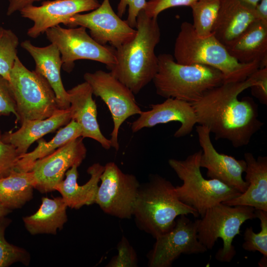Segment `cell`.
<instances>
[{
	"mask_svg": "<svg viewBox=\"0 0 267 267\" xmlns=\"http://www.w3.org/2000/svg\"><path fill=\"white\" fill-rule=\"evenodd\" d=\"M255 84L251 75L238 82L224 83L191 103L197 124L207 127L215 139H226L238 148L247 145L263 125L254 99L239 95Z\"/></svg>",
	"mask_w": 267,
	"mask_h": 267,
	"instance_id": "cell-1",
	"label": "cell"
},
{
	"mask_svg": "<svg viewBox=\"0 0 267 267\" xmlns=\"http://www.w3.org/2000/svg\"><path fill=\"white\" fill-rule=\"evenodd\" d=\"M135 29L131 41L115 49L116 63L110 69L134 94L152 81L157 71L155 48L161 36L157 18L148 17L143 9L137 16Z\"/></svg>",
	"mask_w": 267,
	"mask_h": 267,
	"instance_id": "cell-2",
	"label": "cell"
},
{
	"mask_svg": "<svg viewBox=\"0 0 267 267\" xmlns=\"http://www.w3.org/2000/svg\"><path fill=\"white\" fill-rule=\"evenodd\" d=\"M189 214L199 216L179 200L175 186L166 178L151 174L148 181L140 184L133 216L137 226L154 238L173 228L177 217Z\"/></svg>",
	"mask_w": 267,
	"mask_h": 267,
	"instance_id": "cell-3",
	"label": "cell"
},
{
	"mask_svg": "<svg viewBox=\"0 0 267 267\" xmlns=\"http://www.w3.org/2000/svg\"><path fill=\"white\" fill-rule=\"evenodd\" d=\"M174 58L181 64H202L214 67L222 73L224 83L245 81L260 66L259 62H239L213 34L199 36L192 23L186 21L180 25L175 43Z\"/></svg>",
	"mask_w": 267,
	"mask_h": 267,
	"instance_id": "cell-4",
	"label": "cell"
},
{
	"mask_svg": "<svg viewBox=\"0 0 267 267\" xmlns=\"http://www.w3.org/2000/svg\"><path fill=\"white\" fill-rule=\"evenodd\" d=\"M157 71L152 80L156 93L193 103L209 90L225 82L219 70L202 64H181L169 53L158 56Z\"/></svg>",
	"mask_w": 267,
	"mask_h": 267,
	"instance_id": "cell-5",
	"label": "cell"
},
{
	"mask_svg": "<svg viewBox=\"0 0 267 267\" xmlns=\"http://www.w3.org/2000/svg\"><path fill=\"white\" fill-rule=\"evenodd\" d=\"M202 150L188 155L184 160L170 159L169 166L182 181L175 187L179 200L195 210L201 218L211 207L228 201L241 193L215 179H207L201 172Z\"/></svg>",
	"mask_w": 267,
	"mask_h": 267,
	"instance_id": "cell-6",
	"label": "cell"
},
{
	"mask_svg": "<svg viewBox=\"0 0 267 267\" xmlns=\"http://www.w3.org/2000/svg\"><path fill=\"white\" fill-rule=\"evenodd\" d=\"M21 122L44 119L59 109L55 93L47 80L26 68L17 56L8 80Z\"/></svg>",
	"mask_w": 267,
	"mask_h": 267,
	"instance_id": "cell-7",
	"label": "cell"
},
{
	"mask_svg": "<svg viewBox=\"0 0 267 267\" xmlns=\"http://www.w3.org/2000/svg\"><path fill=\"white\" fill-rule=\"evenodd\" d=\"M254 208L244 205L229 206L222 203L208 209L197 226V238L207 250H211L218 238L223 247L216 253L215 258L221 262L231 261L236 252L233 239L240 234V227L246 221L256 218Z\"/></svg>",
	"mask_w": 267,
	"mask_h": 267,
	"instance_id": "cell-8",
	"label": "cell"
},
{
	"mask_svg": "<svg viewBox=\"0 0 267 267\" xmlns=\"http://www.w3.org/2000/svg\"><path fill=\"white\" fill-rule=\"evenodd\" d=\"M45 33L50 43L58 49L62 67L68 73L73 70L77 60L99 62L109 69L116 63L115 49L97 43L84 27L66 29L58 25L48 29Z\"/></svg>",
	"mask_w": 267,
	"mask_h": 267,
	"instance_id": "cell-9",
	"label": "cell"
},
{
	"mask_svg": "<svg viewBox=\"0 0 267 267\" xmlns=\"http://www.w3.org/2000/svg\"><path fill=\"white\" fill-rule=\"evenodd\" d=\"M85 81L90 86L92 93L99 97L107 106L112 116L113 128L110 134L111 147L119 149L118 134L120 127L129 117L142 111L134 94L110 72L101 70L86 72Z\"/></svg>",
	"mask_w": 267,
	"mask_h": 267,
	"instance_id": "cell-10",
	"label": "cell"
},
{
	"mask_svg": "<svg viewBox=\"0 0 267 267\" xmlns=\"http://www.w3.org/2000/svg\"><path fill=\"white\" fill-rule=\"evenodd\" d=\"M95 203L106 214L130 219L140 184L133 174L123 173L113 162L105 164Z\"/></svg>",
	"mask_w": 267,
	"mask_h": 267,
	"instance_id": "cell-11",
	"label": "cell"
},
{
	"mask_svg": "<svg viewBox=\"0 0 267 267\" xmlns=\"http://www.w3.org/2000/svg\"><path fill=\"white\" fill-rule=\"evenodd\" d=\"M199 219L193 221L186 215L176 219L175 225L168 232L158 236L148 254L149 267H170L181 254H202L207 248L198 239Z\"/></svg>",
	"mask_w": 267,
	"mask_h": 267,
	"instance_id": "cell-12",
	"label": "cell"
},
{
	"mask_svg": "<svg viewBox=\"0 0 267 267\" xmlns=\"http://www.w3.org/2000/svg\"><path fill=\"white\" fill-rule=\"evenodd\" d=\"M65 25L70 28L84 27L97 43L102 45L109 44L115 49L131 41L136 32L114 11L109 0H103L90 12L74 15Z\"/></svg>",
	"mask_w": 267,
	"mask_h": 267,
	"instance_id": "cell-13",
	"label": "cell"
},
{
	"mask_svg": "<svg viewBox=\"0 0 267 267\" xmlns=\"http://www.w3.org/2000/svg\"><path fill=\"white\" fill-rule=\"evenodd\" d=\"M83 140L82 137L73 139L34 163L31 171L36 180L35 188L42 193L54 191L68 170L81 164L87 155Z\"/></svg>",
	"mask_w": 267,
	"mask_h": 267,
	"instance_id": "cell-14",
	"label": "cell"
},
{
	"mask_svg": "<svg viewBox=\"0 0 267 267\" xmlns=\"http://www.w3.org/2000/svg\"><path fill=\"white\" fill-rule=\"evenodd\" d=\"M196 131L202 149L200 167L207 169V177L217 179L241 193L244 192L248 186L242 177L247 166L245 160H237L234 157L218 152L212 142L211 133L207 127L197 126Z\"/></svg>",
	"mask_w": 267,
	"mask_h": 267,
	"instance_id": "cell-15",
	"label": "cell"
},
{
	"mask_svg": "<svg viewBox=\"0 0 267 267\" xmlns=\"http://www.w3.org/2000/svg\"><path fill=\"white\" fill-rule=\"evenodd\" d=\"M100 4L97 0H46L40 6L28 5L19 12L22 17L33 21L27 34L36 39L51 27L60 24L65 25L74 15L93 10Z\"/></svg>",
	"mask_w": 267,
	"mask_h": 267,
	"instance_id": "cell-16",
	"label": "cell"
},
{
	"mask_svg": "<svg viewBox=\"0 0 267 267\" xmlns=\"http://www.w3.org/2000/svg\"><path fill=\"white\" fill-rule=\"evenodd\" d=\"M149 110L142 111L139 117L132 123L131 128L133 133L158 124L178 122L180 126L174 136L179 138L190 134L197 124L192 105L186 101L168 98L161 103L151 104Z\"/></svg>",
	"mask_w": 267,
	"mask_h": 267,
	"instance_id": "cell-17",
	"label": "cell"
},
{
	"mask_svg": "<svg viewBox=\"0 0 267 267\" xmlns=\"http://www.w3.org/2000/svg\"><path fill=\"white\" fill-rule=\"evenodd\" d=\"M67 91L70 104L72 120L82 129V136L99 142L106 150L111 148V143L101 133L97 119V106L92 98V91L86 82L78 84Z\"/></svg>",
	"mask_w": 267,
	"mask_h": 267,
	"instance_id": "cell-18",
	"label": "cell"
},
{
	"mask_svg": "<svg viewBox=\"0 0 267 267\" xmlns=\"http://www.w3.org/2000/svg\"><path fill=\"white\" fill-rule=\"evenodd\" d=\"M259 20L255 7L243 0H222L212 34L224 46Z\"/></svg>",
	"mask_w": 267,
	"mask_h": 267,
	"instance_id": "cell-19",
	"label": "cell"
},
{
	"mask_svg": "<svg viewBox=\"0 0 267 267\" xmlns=\"http://www.w3.org/2000/svg\"><path fill=\"white\" fill-rule=\"evenodd\" d=\"M21 46L32 56L35 62V71L43 76L53 90L60 109L70 107L68 93L65 90L60 74L62 62L60 53L53 44L39 47L29 40L21 42Z\"/></svg>",
	"mask_w": 267,
	"mask_h": 267,
	"instance_id": "cell-20",
	"label": "cell"
},
{
	"mask_svg": "<svg viewBox=\"0 0 267 267\" xmlns=\"http://www.w3.org/2000/svg\"><path fill=\"white\" fill-rule=\"evenodd\" d=\"M71 120L70 108L59 109L46 119L23 121L18 130L5 133L1 135V138L4 142L14 146L20 156L27 153L33 142L67 125Z\"/></svg>",
	"mask_w": 267,
	"mask_h": 267,
	"instance_id": "cell-21",
	"label": "cell"
},
{
	"mask_svg": "<svg viewBox=\"0 0 267 267\" xmlns=\"http://www.w3.org/2000/svg\"><path fill=\"white\" fill-rule=\"evenodd\" d=\"M246 163L247 190L239 196L222 203L231 206L244 205L267 211V157L255 158L250 152L244 154Z\"/></svg>",
	"mask_w": 267,
	"mask_h": 267,
	"instance_id": "cell-22",
	"label": "cell"
},
{
	"mask_svg": "<svg viewBox=\"0 0 267 267\" xmlns=\"http://www.w3.org/2000/svg\"><path fill=\"white\" fill-rule=\"evenodd\" d=\"M78 166H74L65 173L66 178L54 187L59 191L67 207L79 209L85 205L95 203L98 189L100 178L104 170V166L96 163L87 170L90 175L89 179L85 184L79 185Z\"/></svg>",
	"mask_w": 267,
	"mask_h": 267,
	"instance_id": "cell-23",
	"label": "cell"
},
{
	"mask_svg": "<svg viewBox=\"0 0 267 267\" xmlns=\"http://www.w3.org/2000/svg\"><path fill=\"white\" fill-rule=\"evenodd\" d=\"M230 55L241 63L259 62L267 67V24L257 20L238 38L225 46Z\"/></svg>",
	"mask_w": 267,
	"mask_h": 267,
	"instance_id": "cell-24",
	"label": "cell"
},
{
	"mask_svg": "<svg viewBox=\"0 0 267 267\" xmlns=\"http://www.w3.org/2000/svg\"><path fill=\"white\" fill-rule=\"evenodd\" d=\"M39 210L34 214L24 217L25 226L32 235L56 234L67 221V205L62 197H43Z\"/></svg>",
	"mask_w": 267,
	"mask_h": 267,
	"instance_id": "cell-25",
	"label": "cell"
},
{
	"mask_svg": "<svg viewBox=\"0 0 267 267\" xmlns=\"http://www.w3.org/2000/svg\"><path fill=\"white\" fill-rule=\"evenodd\" d=\"M35 185L32 171H14L0 179V203L9 209L21 208L32 198Z\"/></svg>",
	"mask_w": 267,
	"mask_h": 267,
	"instance_id": "cell-26",
	"label": "cell"
},
{
	"mask_svg": "<svg viewBox=\"0 0 267 267\" xmlns=\"http://www.w3.org/2000/svg\"><path fill=\"white\" fill-rule=\"evenodd\" d=\"M82 136V129L74 120L60 129L49 141L43 139L38 140V146L32 151L19 156L16 170L20 172L31 171L34 163L38 159L52 153L59 147L71 140Z\"/></svg>",
	"mask_w": 267,
	"mask_h": 267,
	"instance_id": "cell-27",
	"label": "cell"
},
{
	"mask_svg": "<svg viewBox=\"0 0 267 267\" xmlns=\"http://www.w3.org/2000/svg\"><path fill=\"white\" fill-rule=\"evenodd\" d=\"M222 0H198L192 9V26L198 35L205 37L212 34Z\"/></svg>",
	"mask_w": 267,
	"mask_h": 267,
	"instance_id": "cell-28",
	"label": "cell"
},
{
	"mask_svg": "<svg viewBox=\"0 0 267 267\" xmlns=\"http://www.w3.org/2000/svg\"><path fill=\"white\" fill-rule=\"evenodd\" d=\"M19 38L10 29L0 27V75L8 81L17 56Z\"/></svg>",
	"mask_w": 267,
	"mask_h": 267,
	"instance_id": "cell-29",
	"label": "cell"
},
{
	"mask_svg": "<svg viewBox=\"0 0 267 267\" xmlns=\"http://www.w3.org/2000/svg\"><path fill=\"white\" fill-rule=\"evenodd\" d=\"M256 218L260 221L261 230L255 233L252 227H247L244 233L242 248L250 252L258 251L267 258V211L255 210Z\"/></svg>",
	"mask_w": 267,
	"mask_h": 267,
	"instance_id": "cell-30",
	"label": "cell"
},
{
	"mask_svg": "<svg viewBox=\"0 0 267 267\" xmlns=\"http://www.w3.org/2000/svg\"><path fill=\"white\" fill-rule=\"evenodd\" d=\"M5 226L0 224V267H8L15 262L27 264L29 256L27 251L9 243L4 238Z\"/></svg>",
	"mask_w": 267,
	"mask_h": 267,
	"instance_id": "cell-31",
	"label": "cell"
},
{
	"mask_svg": "<svg viewBox=\"0 0 267 267\" xmlns=\"http://www.w3.org/2000/svg\"><path fill=\"white\" fill-rule=\"evenodd\" d=\"M118 254L113 257L106 266L107 267H136V254L128 239L124 236L117 245Z\"/></svg>",
	"mask_w": 267,
	"mask_h": 267,
	"instance_id": "cell-32",
	"label": "cell"
},
{
	"mask_svg": "<svg viewBox=\"0 0 267 267\" xmlns=\"http://www.w3.org/2000/svg\"><path fill=\"white\" fill-rule=\"evenodd\" d=\"M19 156L15 147L4 142L0 133V179L16 170Z\"/></svg>",
	"mask_w": 267,
	"mask_h": 267,
	"instance_id": "cell-33",
	"label": "cell"
},
{
	"mask_svg": "<svg viewBox=\"0 0 267 267\" xmlns=\"http://www.w3.org/2000/svg\"><path fill=\"white\" fill-rule=\"evenodd\" d=\"M198 0H150L146 1L143 9L145 14L151 18H157L162 11L178 6L191 7Z\"/></svg>",
	"mask_w": 267,
	"mask_h": 267,
	"instance_id": "cell-34",
	"label": "cell"
},
{
	"mask_svg": "<svg viewBox=\"0 0 267 267\" xmlns=\"http://www.w3.org/2000/svg\"><path fill=\"white\" fill-rule=\"evenodd\" d=\"M14 115L19 121L15 102L8 81L0 75V115Z\"/></svg>",
	"mask_w": 267,
	"mask_h": 267,
	"instance_id": "cell-35",
	"label": "cell"
},
{
	"mask_svg": "<svg viewBox=\"0 0 267 267\" xmlns=\"http://www.w3.org/2000/svg\"><path fill=\"white\" fill-rule=\"evenodd\" d=\"M146 0H120L117 6V15L122 17L128 6V15L126 22L130 27L135 28L136 18L139 12L144 8Z\"/></svg>",
	"mask_w": 267,
	"mask_h": 267,
	"instance_id": "cell-36",
	"label": "cell"
},
{
	"mask_svg": "<svg viewBox=\"0 0 267 267\" xmlns=\"http://www.w3.org/2000/svg\"><path fill=\"white\" fill-rule=\"evenodd\" d=\"M255 84L252 86L251 93L260 103L267 105V67L259 68L252 74Z\"/></svg>",
	"mask_w": 267,
	"mask_h": 267,
	"instance_id": "cell-37",
	"label": "cell"
},
{
	"mask_svg": "<svg viewBox=\"0 0 267 267\" xmlns=\"http://www.w3.org/2000/svg\"><path fill=\"white\" fill-rule=\"evenodd\" d=\"M43 0H8V6L6 15L10 16L28 5H32L35 2Z\"/></svg>",
	"mask_w": 267,
	"mask_h": 267,
	"instance_id": "cell-38",
	"label": "cell"
},
{
	"mask_svg": "<svg viewBox=\"0 0 267 267\" xmlns=\"http://www.w3.org/2000/svg\"><path fill=\"white\" fill-rule=\"evenodd\" d=\"M259 21L267 24V0H261L255 6Z\"/></svg>",
	"mask_w": 267,
	"mask_h": 267,
	"instance_id": "cell-39",
	"label": "cell"
},
{
	"mask_svg": "<svg viewBox=\"0 0 267 267\" xmlns=\"http://www.w3.org/2000/svg\"><path fill=\"white\" fill-rule=\"evenodd\" d=\"M10 209L5 207L0 203V218L2 217L10 212Z\"/></svg>",
	"mask_w": 267,
	"mask_h": 267,
	"instance_id": "cell-40",
	"label": "cell"
},
{
	"mask_svg": "<svg viewBox=\"0 0 267 267\" xmlns=\"http://www.w3.org/2000/svg\"><path fill=\"white\" fill-rule=\"evenodd\" d=\"M267 257H263L259 262V265L261 267H267Z\"/></svg>",
	"mask_w": 267,
	"mask_h": 267,
	"instance_id": "cell-41",
	"label": "cell"
},
{
	"mask_svg": "<svg viewBox=\"0 0 267 267\" xmlns=\"http://www.w3.org/2000/svg\"><path fill=\"white\" fill-rule=\"evenodd\" d=\"M243 0L252 5V6L255 7L256 5L258 4V3L261 0Z\"/></svg>",
	"mask_w": 267,
	"mask_h": 267,
	"instance_id": "cell-42",
	"label": "cell"
}]
</instances>
